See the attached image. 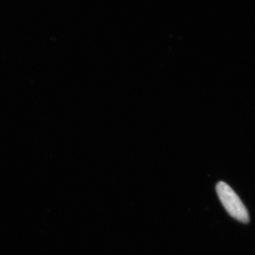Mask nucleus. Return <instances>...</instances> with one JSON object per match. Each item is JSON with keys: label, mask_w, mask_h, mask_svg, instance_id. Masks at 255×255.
I'll return each instance as SVG.
<instances>
[{"label": "nucleus", "mask_w": 255, "mask_h": 255, "mask_svg": "<svg viewBox=\"0 0 255 255\" xmlns=\"http://www.w3.org/2000/svg\"><path fill=\"white\" fill-rule=\"evenodd\" d=\"M216 191L228 214L242 223L249 222L248 209L232 188L226 183L220 182L216 186Z\"/></svg>", "instance_id": "obj_1"}]
</instances>
